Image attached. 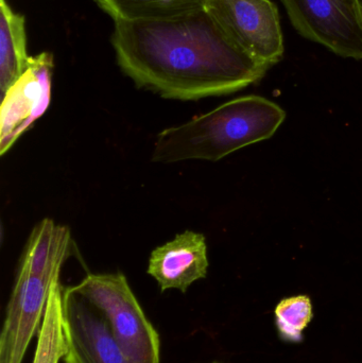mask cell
Here are the masks:
<instances>
[{"label": "cell", "mask_w": 362, "mask_h": 363, "mask_svg": "<svg viewBox=\"0 0 362 363\" xmlns=\"http://www.w3.org/2000/svg\"><path fill=\"white\" fill-rule=\"evenodd\" d=\"M117 63L138 87L167 99L227 95L259 82L269 66L238 47L205 10L159 21H114Z\"/></svg>", "instance_id": "1"}, {"label": "cell", "mask_w": 362, "mask_h": 363, "mask_svg": "<svg viewBox=\"0 0 362 363\" xmlns=\"http://www.w3.org/2000/svg\"><path fill=\"white\" fill-rule=\"evenodd\" d=\"M285 118L286 112L267 98H236L187 123L163 130L153 145L152 162H217L269 140Z\"/></svg>", "instance_id": "2"}, {"label": "cell", "mask_w": 362, "mask_h": 363, "mask_svg": "<svg viewBox=\"0 0 362 363\" xmlns=\"http://www.w3.org/2000/svg\"><path fill=\"white\" fill-rule=\"evenodd\" d=\"M72 290L106 319L125 355L135 363H161L159 333L120 272L89 274Z\"/></svg>", "instance_id": "3"}, {"label": "cell", "mask_w": 362, "mask_h": 363, "mask_svg": "<svg viewBox=\"0 0 362 363\" xmlns=\"http://www.w3.org/2000/svg\"><path fill=\"white\" fill-rule=\"evenodd\" d=\"M204 9L249 55L273 66L284 55V38L276 4L270 0H205Z\"/></svg>", "instance_id": "4"}, {"label": "cell", "mask_w": 362, "mask_h": 363, "mask_svg": "<svg viewBox=\"0 0 362 363\" xmlns=\"http://www.w3.org/2000/svg\"><path fill=\"white\" fill-rule=\"evenodd\" d=\"M298 32L342 57L362 60L359 0H282Z\"/></svg>", "instance_id": "5"}, {"label": "cell", "mask_w": 362, "mask_h": 363, "mask_svg": "<svg viewBox=\"0 0 362 363\" xmlns=\"http://www.w3.org/2000/svg\"><path fill=\"white\" fill-rule=\"evenodd\" d=\"M64 363H135L113 336L106 319L72 287L63 289Z\"/></svg>", "instance_id": "6"}, {"label": "cell", "mask_w": 362, "mask_h": 363, "mask_svg": "<svg viewBox=\"0 0 362 363\" xmlns=\"http://www.w3.org/2000/svg\"><path fill=\"white\" fill-rule=\"evenodd\" d=\"M52 70L51 53L42 52L31 57L28 69L2 95L0 155H6L17 140L48 110Z\"/></svg>", "instance_id": "7"}, {"label": "cell", "mask_w": 362, "mask_h": 363, "mask_svg": "<svg viewBox=\"0 0 362 363\" xmlns=\"http://www.w3.org/2000/svg\"><path fill=\"white\" fill-rule=\"evenodd\" d=\"M57 275L17 272L16 281L6 307V319L0 336V356L10 363L23 362L34 333L40 328Z\"/></svg>", "instance_id": "8"}, {"label": "cell", "mask_w": 362, "mask_h": 363, "mask_svg": "<svg viewBox=\"0 0 362 363\" xmlns=\"http://www.w3.org/2000/svg\"><path fill=\"white\" fill-rule=\"evenodd\" d=\"M208 266L205 237L185 230L151 252L147 273L162 292L176 289L185 294L193 283L205 279Z\"/></svg>", "instance_id": "9"}, {"label": "cell", "mask_w": 362, "mask_h": 363, "mask_svg": "<svg viewBox=\"0 0 362 363\" xmlns=\"http://www.w3.org/2000/svg\"><path fill=\"white\" fill-rule=\"evenodd\" d=\"M72 236L66 226L46 218L32 230L19 262L18 272L57 275L69 257Z\"/></svg>", "instance_id": "10"}, {"label": "cell", "mask_w": 362, "mask_h": 363, "mask_svg": "<svg viewBox=\"0 0 362 363\" xmlns=\"http://www.w3.org/2000/svg\"><path fill=\"white\" fill-rule=\"evenodd\" d=\"M30 59L25 16L15 13L6 0H0V89L2 95L28 69Z\"/></svg>", "instance_id": "11"}, {"label": "cell", "mask_w": 362, "mask_h": 363, "mask_svg": "<svg viewBox=\"0 0 362 363\" xmlns=\"http://www.w3.org/2000/svg\"><path fill=\"white\" fill-rule=\"evenodd\" d=\"M113 21H159L202 10L205 0H93Z\"/></svg>", "instance_id": "12"}, {"label": "cell", "mask_w": 362, "mask_h": 363, "mask_svg": "<svg viewBox=\"0 0 362 363\" xmlns=\"http://www.w3.org/2000/svg\"><path fill=\"white\" fill-rule=\"evenodd\" d=\"M63 286L60 277L53 281L38 330L33 363H59L65 353L63 332Z\"/></svg>", "instance_id": "13"}, {"label": "cell", "mask_w": 362, "mask_h": 363, "mask_svg": "<svg viewBox=\"0 0 362 363\" xmlns=\"http://www.w3.org/2000/svg\"><path fill=\"white\" fill-rule=\"evenodd\" d=\"M314 319V307L310 296L283 298L274 309V321L278 336L284 342L301 343L304 330Z\"/></svg>", "instance_id": "14"}, {"label": "cell", "mask_w": 362, "mask_h": 363, "mask_svg": "<svg viewBox=\"0 0 362 363\" xmlns=\"http://www.w3.org/2000/svg\"><path fill=\"white\" fill-rule=\"evenodd\" d=\"M0 363H10L9 360L4 359V358H0Z\"/></svg>", "instance_id": "15"}, {"label": "cell", "mask_w": 362, "mask_h": 363, "mask_svg": "<svg viewBox=\"0 0 362 363\" xmlns=\"http://www.w3.org/2000/svg\"><path fill=\"white\" fill-rule=\"evenodd\" d=\"M210 363H219L218 362H210Z\"/></svg>", "instance_id": "16"}, {"label": "cell", "mask_w": 362, "mask_h": 363, "mask_svg": "<svg viewBox=\"0 0 362 363\" xmlns=\"http://www.w3.org/2000/svg\"><path fill=\"white\" fill-rule=\"evenodd\" d=\"M361 10H362V2H361Z\"/></svg>", "instance_id": "17"}, {"label": "cell", "mask_w": 362, "mask_h": 363, "mask_svg": "<svg viewBox=\"0 0 362 363\" xmlns=\"http://www.w3.org/2000/svg\"><path fill=\"white\" fill-rule=\"evenodd\" d=\"M359 1H361V0H359Z\"/></svg>", "instance_id": "18"}]
</instances>
